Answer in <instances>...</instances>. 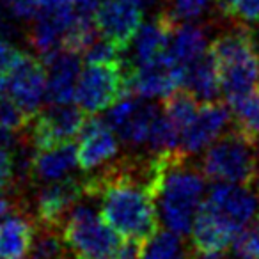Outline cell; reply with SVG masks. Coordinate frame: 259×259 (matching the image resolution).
Masks as SVG:
<instances>
[{
  "instance_id": "obj_1",
  "label": "cell",
  "mask_w": 259,
  "mask_h": 259,
  "mask_svg": "<svg viewBox=\"0 0 259 259\" xmlns=\"http://www.w3.org/2000/svg\"><path fill=\"white\" fill-rule=\"evenodd\" d=\"M153 160L142 176L132 170H115L107 176L83 180L85 195L96 197L100 215L122 238L144 243L158 231V206L153 185Z\"/></svg>"
},
{
  "instance_id": "obj_2",
  "label": "cell",
  "mask_w": 259,
  "mask_h": 259,
  "mask_svg": "<svg viewBox=\"0 0 259 259\" xmlns=\"http://www.w3.org/2000/svg\"><path fill=\"white\" fill-rule=\"evenodd\" d=\"M185 153H156V206L163 227L180 236L190 234L204 201V174L185 162Z\"/></svg>"
},
{
  "instance_id": "obj_3",
  "label": "cell",
  "mask_w": 259,
  "mask_h": 259,
  "mask_svg": "<svg viewBox=\"0 0 259 259\" xmlns=\"http://www.w3.org/2000/svg\"><path fill=\"white\" fill-rule=\"evenodd\" d=\"M217 62L226 98H233L255 87L259 80V50L247 29L220 34L209 45Z\"/></svg>"
},
{
  "instance_id": "obj_4",
  "label": "cell",
  "mask_w": 259,
  "mask_h": 259,
  "mask_svg": "<svg viewBox=\"0 0 259 259\" xmlns=\"http://www.w3.org/2000/svg\"><path fill=\"white\" fill-rule=\"evenodd\" d=\"M62 241L78 259H117L122 236L89 204H76L62 224Z\"/></svg>"
},
{
  "instance_id": "obj_5",
  "label": "cell",
  "mask_w": 259,
  "mask_h": 259,
  "mask_svg": "<svg viewBox=\"0 0 259 259\" xmlns=\"http://www.w3.org/2000/svg\"><path fill=\"white\" fill-rule=\"evenodd\" d=\"M255 142L240 132L224 134L204 151L201 170L215 183H234L250 187L259 176Z\"/></svg>"
},
{
  "instance_id": "obj_6",
  "label": "cell",
  "mask_w": 259,
  "mask_h": 259,
  "mask_svg": "<svg viewBox=\"0 0 259 259\" xmlns=\"http://www.w3.org/2000/svg\"><path fill=\"white\" fill-rule=\"evenodd\" d=\"M128 94V71L119 62H87L80 71L75 101L85 114L94 115L110 108Z\"/></svg>"
},
{
  "instance_id": "obj_7",
  "label": "cell",
  "mask_w": 259,
  "mask_h": 259,
  "mask_svg": "<svg viewBox=\"0 0 259 259\" xmlns=\"http://www.w3.org/2000/svg\"><path fill=\"white\" fill-rule=\"evenodd\" d=\"M87 122V114L80 107L69 105H50L47 110L37 112L25 130L23 137L36 151L57 148L73 142L82 134Z\"/></svg>"
},
{
  "instance_id": "obj_8",
  "label": "cell",
  "mask_w": 259,
  "mask_h": 259,
  "mask_svg": "<svg viewBox=\"0 0 259 259\" xmlns=\"http://www.w3.org/2000/svg\"><path fill=\"white\" fill-rule=\"evenodd\" d=\"M6 96L11 98L29 119L47 101V68L43 61L20 52L6 76Z\"/></svg>"
},
{
  "instance_id": "obj_9",
  "label": "cell",
  "mask_w": 259,
  "mask_h": 259,
  "mask_svg": "<svg viewBox=\"0 0 259 259\" xmlns=\"http://www.w3.org/2000/svg\"><path fill=\"white\" fill-rule=\"evenodd\" d=\"M185 83V68L169 54L135 64L128 71V93L141 100H165Z\"/></svg>"
},
{
  "instance_id": "obj_10",
  "label": "cell",
  "mask_w": 259,
  "mask_h": 259,
  "mask_svg": "<svg viewBox=\"0 0 259 259\" xmlns=\"http://www.w3.org/2000/svg\"><path fill=\"white\" fill-rule=\"evenodd\" d=\"M202 202L238 233L255 219L259 209L257 195L247 185L215 183Z\"/></svg>"
},
{
  "instance_id": "obj_11",
  "label": "cell",
  "mask_w": 259,
  "mask_h": 259,
  "mask_svg": "<svg viewBox=\"0 0 259 259\" xmlns=\"http://www.w3.org/2000/svg\"><path fill=\"white\" fill-rule=\"evenodd\" d=\"M101 37L124 54L142 25V8L132 0H103L94 13Z\"/></svg>"
},
{
  "instance_id": "obj_12",
  "label": "cell",
  "mask_w": 259,
  "mask_h": 259,
  "mask_svg": "<svg viewBox=\"0 0 259 259\" xmlns=\"http://www.w3.org/2000/svg\"><path fill=\"white\" fill-rule=\"evenodd\" d=\"M82 195H85V183L75 178L45 183L36 194V224L52 229L62 226Z\"/></svg>"
},
{
  "instance_id": "obj_13",
  "label": "cell",
  "mask_w": 259,
  "mask_h": 259,
  "mask_svg": "<svg viewBox=\"0 0 259 259\" xmlns=\"http://www.w3.org/2000/svg\"><path fill=\"white\" fill-rule=\"evenodd\" d=\"M231 117L233 115H231V108L227 103H222L219 100L204 101L199 107L194 119L183 130L180 151L185 155L206 151L213 142L222 137Z\"/></svg>"
},
{
  "instance_id": "obj_14",
  "label": "cell",
  "mask_w": 259,
  "mask_h": 259,
  "mask_svg": "<svg viewBox=\"0 0 259 259\" xmlns=\"http://www.w3.org/2000/svg\"><path fill=\"white\" fill-rule=\"evenodd\" d=\"M47 68V103L69 105L75 101L76 83L80 76V57L64 48L41 59Z\"/></svg>"
},
{
  "instance_id": "obj_15",
  "label": "cell",
  "mask_w": 259,
  "mask_h": 259,
  "mask_svg": "<svg viewBox=\"0 0 259 259\" xmlns=\"http://www.w3.org/2000/svg\"><path fill=\"white\" fill-rule=\"evenodd\" d=\"M119 153V137L105 119H87L76 146V158L82 170H94L108 163Z\"/></svg>"
},
{
  "instance_id": "obj_16",
  "label": "cell",
  "mask_w": 259,
  "mask_h": 259,
  "mask_svg": "<svg viewBox=\"0 0 259 259\" xmlns=\"http://www.w3.org/2000/svg\"><path fill=\"white\" fill-rule=\"evenodd\" d=\"M192 245L197 254H226L233 245L238 231L224 222L202 202L192 226Z\"/></svg>"
},
{
  "instance_id": "obj_17",
  "label": "cell",
  "mask_w": 259,
  "mask_h": 259,
  "mask_svg": "<svg viewBox=\"0 0 259 259\" xmlns=\"http://www.w3.org/2000/svg\"><path fill=\"white\" fill-rule=\"evenodd\" d=\"M36 229V219L27 209H18L0 219V259H27Z\"/></svg>"
},
{
  "instance_id": "obj_18",
  "label": "cell",
  "mask_w": 259,
  "mask_h": 259,
  "mask_svg": "<svg viewBox=\"0 0 259 259\" xmlns=\"http://www.w3.org/2000/svg\"><path fill=\"white\" fill-rule=\"evenodd\" d=\"M176 25L178 22H174L167 13H162L151 22L142 23L132 41V55H134L135 64L153 61L165 54Z\"/></svg>"
},
{
  "instance_id": "obj_19",
  "label": "cell",
  "mask_w": 259,
  "mask_h": 259,
  "mask_svg": "<svg viewBox=\"0 0 259 259\" xmlns=\"http://www.w3.org/2000/svg\"><path fill=\"white\" fill-rule=\"evenodd\" d=\"M76 163H78L76 146L73 142L36 151L32 155V165H30L32 183H52L64 180Z\"/></svg>"
},
{
  "instance_id": "obj_20",
  "label": "cell",
  "mask_w": 259,
  "mask_h": 259,
  "mask_svg": "<svg viewBox=\"0 0 259 259\" xmlns=\"http://www.w3.org/2000/svg\"><path fill=\"white\" fill-rule=\"evenodd\" d=\"M209 45L204 27L194 22H181L174 27L167 54L180 66L187 68L208 54Z\"/></svg>"
},
{
  "instance_id": "obj_21",
  "label": "cell",
  "mask_w": 259,
  "mask_h": 259,
  "mask_svg": "<svg viewBox=\"0 0 259 259\" xmlns=\"http://www.w3.org/2000/svg\"><path fill=\"white\" fill-rule=\"evenodd\" d=\"M185 87L190 91L197 100L215 101L222 93V83L217 62L213 59L211 52L195 61L194 64L185 68Z\"/></svg>"
},
{
  "instance_id": "obj_22",
  "label": "cell",
  "mask_w": 259,
  "mask_h": 259,
  "mask_svg": "<svg viewBox=\"0 0 259 259\" xmlns=\"http://www.w3.org/2000/svg\"><path fill=\"white\" fill-rule=\"evenodd\" d=\"M227 105L231 108V115L236 124V132H240L248 141H259V87L245 91L233 98H227Z\"/></svg>"
},
{
  "instance_id": "obj_23",
  "label": "cell",
  "mask_w": 259,
  "mask_h": 259,
  "mask_svg": "<svg viewBox=\"0 0 259 259\" xmlns=\"http://www.w3.org/2000/svg\"><path fill=\"white\" fill-rule=\"evenodd\" d=\"M158 115H160V110L156 105L144 103V101L141 100L137 107H135V110L132 112V115L126 119L124 124H122L115 134H117V137L128 146H134V148L148 146L153 124H155Z\"/></svg>"
},
{
  "instance_id": "obj_24",
  "label": "cell",
  "mask_w": 259,
  "mask_h": 259,
  "mask_svg": "<svg viewBox=\"0 0 259 259\" xmlns=\"http://www.w3.org/2000/svg\"><path fill=\"white\" fill-rule=\"evenodd\" d=\"M181 238L169 229H158L142 243L141 259H190Z\"/></svg>"
},
{
  "instance_id": "obj_25",
  "label": "cell",
  "mask_w": 259,
  "mask_h": 259,
  "mask_svg": "<svg viewBox=\"0 0 259 259\" xmlns=\"http://www.w3.org/2000/svg\"><path fill=\"white\" fill-rule=\"evenodd\" d=\"M199 107H201L199 100L187 89L176 91L163 100V114L181 130V135H183V130L188 126V122L197 114Z\"/></svg>"
},
{
  "instance_id": "obj_26",
  "label": "cell",
  "mask_w": 259,
  "mask_h": 259,
  "mask_svg": "<svg viewBox=\"0 0 259 259\" xmlns=\"http://www.w3.org/2000/svg\"><path fill=\"white\" fill-rule=\"evenodd\" d=\"M62 255H64V248L57 233L52 227L37 226L32 248L27 259H62Z\"/></svg>"
},
{
  "instance_id": "obj_27",
  "label": "cell",
  "mask_w": 259,
  "mask_h": 259,
  "mask_svg": "<svg viewBox=\"0 0 259 259\" xmlns=\"http://www.w3.org/2000/svg\"><path fill=\"white\" fill-rule=\"evenodd\" d=\"M213 0H169L167 15L174 22H194L204 16L211 8Z\"/></svg>"
},
{
  "instance_id": "obj_28",
  "label": "cell",
  "mask_w": 259,
  "mask_h": 259,
  "mask_svg": "<svg viewBox=\"0 0 259 259\" xmlns=\"http://www.w3.org/2000/svg\"><path fill=\"white\" fill-rule=\"evenodd\" d=\"M219 9L245 23L259 22V0H219Z\"/></svg>"
},
{
  "instance_id": "obj_29",
  "label": "cell",
  "mask_w": 259,
  "mask_h": 259,
  "mask_svg": "<svg viewBox=\"0 0 259 259\" xmlns=\"http://www.w3.org/2000/svg\"><path fill=\"white\" fill-rule=\"evenodd\" d=\"M121 54L122 52L110 41H107L105 37H98L83 55L87 62H119Z\"/></svg>"
},
{
  "instance_id": "obj_30",
  "label": "cell",
  "mask_w": 259,
  "mask_h": 259,
  "mask_svg": "<svg viewBox=\"0 0 259 259\" xmlns=\"http://www.w3.org/2000/svg\"><path fill=\"white\" fill-rule=\"evenodd\" d=\"M16 160L8 148H0V195L15 188Z\"/></svg>"
},
{
  "instance_id": "obj_31",
  "label": "cell",
  "mask_w": 259,
  "mask_h": 259,
  "mask_svg": "<svg viewBox=\"0 0 259 259\" xmlns=\"http://www.w3.org/2000/svg\"><path fill=\"white\" fill-rule=\"evenodd\" d=\"M22 36V29H20V22L13 16V13L9 11L8 2L0 0V37L13 41L16 37Z\"/></svg>"
},
{
  "instance_id": "obj_32",
  "label": "cell",
  "mask_w": 259,
  "mask_h": 259,
  "mask_svg": "<svg viewBox=\"0 0 259 259\" xmlns=\"http://www.w3.org/2000/svg\"><path fill=\"white\" fill-rule=\"evenodd\" d=\"M9 11L20 23H30L37 16V0H6Z\"/></svg>"
},
{
  "instance_id": "obj_33",
  "label": "cell",
  "mask_w": 259,
  "mask_h": 259,
  "mask_svg": "<svg viewBox=\"0 0 259 259\" xmlns=\"http://www.w3.org/2000/svg\"><path fill=\"white\" fill-rule=\"evenodd\" d=\"M20 55V50L6 37H0V78H6L15 64L16 57Z\"/></svg>"
},
{
  "instance_id": "obj_34",
  "label": "cell",
  "mask_w": 259,
  "mask_h": 259,
  "mask_svg": "<svg viewBox=\"0 0 259 259\" xmlns=\"http://www.w3.org/2000/svg\"><path fill=\"white\" fill-rule=\"evenodd\" d=\"M69 4L75 8V11L78 13V15L94 16L98 6L101 4V0H69Z\"/></svg>"
},
{
  "instance_id": "obj_35",
  "label": "cell",
  "mask_w": 259,
  "mask_h": 259,
  "mask_svg": "<svg viewBox=\"0 0 259 259\" xmlns=\"http://www.w3.org/2000/svg\"><path fill=\"white\" fill-rule=\"evenodd\" d=\"M22 141V135H16L9 130H6L4 126L0 124V148H13V146H18V142Z\"/></svg>"
},
{
  "instance_id": "obj_36",
  "label": "cell",
  "mask_w": 259,
  "mask_h": 259,
  "mask_svg": "<svg viewBox=\"0 0 259 259\" xmlns=\"http://www.w3.org/2000/svg\"><path fill=\"white\" fill-rule=\"evenodd\" d=\"M250 229H252V233H254L255 243H257V250H259V215H257V219L254 220V226H252Z\"/></svg>"
},
{
  "instance_id": "obj_37",
  "label": "cell",
  "mask_w": 259,
  "mask_h": 259,
  "mask_svg": "<svg viewBox=\"0 0 259 259\" xmlns=\"http://www.w3.org/2000/svg\"><path fill=\"white\" fill-rule=\"evenodd\" d=\"M132 2H135V4L141 6V8H149V6L156 4L158 0H132Z\"/></svg>"
},
{
  "instance_id": "obj_38",
  "label": "cell",
  "mask_w": 259,
  "mask_h": 259,
  "mask_svg": "<svg viewBox=\"0 0 259 259\" xmlns=\"http://www.w3.org/2000/svg\"><path fill=\"white\" fill-rule=\"evenodd\" d=\"M255 181H259V176H257V180H255Z\"/></svg>"
},
{
  "instance_id": "obj_39",
  "label": "cell",
  "mask_w": 259,
  "mask_h": 259,
  "mask_svg": "<svg viewBox=\"0 0 259 259\" xmlns=\"http://www.w3.org/2000/svg\"><path fill=\"white\" fill-rule=\"evenodd\" d=\"M101 2H103V0H101Z\"/></svg>"
},
{
  "instance_id": "obj_40",
  "label": "cell",
  "mask_w": 259,
  "mask_h": 259,
  "mask_svg": "<svg viewBox=\"0 0 259 259\" xmlns=\"http://www.w3.org/2000/svg\"><path fill=\"white\" fill-rule=\"evenodd\" d=\"M257 82H259V80H257Z\"/></svg>"
}]
</instances>
